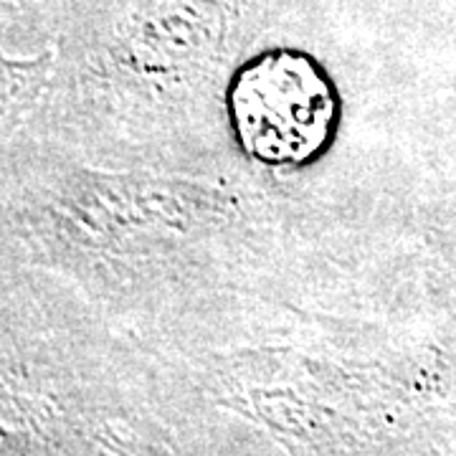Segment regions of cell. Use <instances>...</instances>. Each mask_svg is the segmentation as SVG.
<instances>
[{"label":"cell","instance_id":"obj_1","mask_svg":"<svg viewBox=\"0 0 456 456\" xmlns=\"http://www.w3.org/2000/svg\"><path fill=\"white\" fill-rule=\"evenodd\" d=\"M226 110L236 142L272 167L314 160L338 127V94L325 69L302 51H266L231 79Z\"/></svg>","mask_w":456,"mask_h":456}]
</instances>
